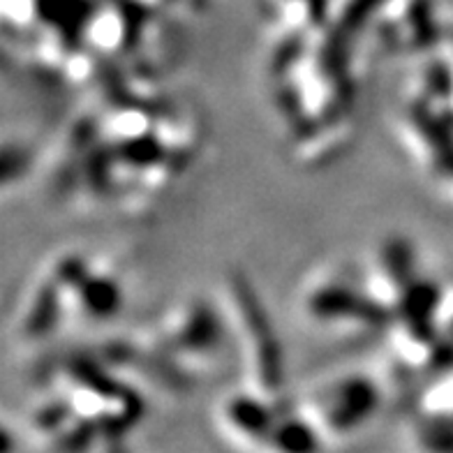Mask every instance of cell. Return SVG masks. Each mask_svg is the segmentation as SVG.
Returning a JSON list of instances; mask_svg holds the SVG:
<instances>
[{
  "mask_svg": "<svg viewBox=\"0 0 453 453\" xmlns=\"http://www.w3.org/2000/svg\"><path fill=\"white\" fill-rule=\"evenodd\" d=\"M377 395L365 382H349L328 394L322 405V426L334 433H349L372 414Z\"/></svg>",
  "mask_w": 453,
  "mask_h": 453,
  "instance_id": "6da1fadb",
  "label": "cell"
},
{
  "mask_svg": "<svg viewBox=\"0 0 453 453\" xmlns=\"http://www.w3.org/2000/svg\"><path fill=\"white\" fill-rule=\"evenodd\" d=\"M226 424L232 426L236 435L250 441H269L275 424L271 411L266 410L262 400L257 403L252 398H236L226 407Z\"/></svg>",
  "mask_w": 453,
  "mask_h": 453,
  "instance_id": "7a4b0ae2",
  "label": "cell"
},
{
  "mask_svg": "<svg viewBox=\"0 0 453 453\" xmlns=\"http://www.w3.org/2000/svg\"><path fill=\"white\" fill-rule=\"evenodd\" d=\"M269 444L278 453H317L319 451V433L315 424L287 418L275 424Z\"/></svg>",
  "mask_w": 453,
  "mask_h": 453,
  "instance_id": "3957f363",
  "label": "cell"
}]
</instances>
